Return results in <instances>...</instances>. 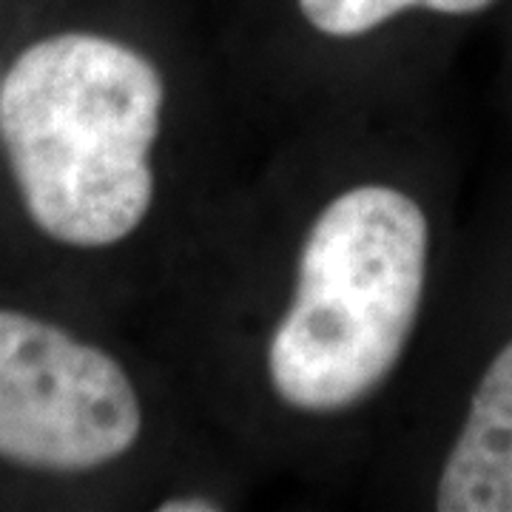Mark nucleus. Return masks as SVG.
Masks as SVG:
<instances>
[{
    "label": "nucleus",
    "instance_id": "4",
    "mask_svg": "<svg viewBox=\"0 0 512 512\" xmlns=\"http://www.w3.org/2000/svg\"><path fill=\"white\" fill-rule=\"evenodd\" d=\"M441 512H512V339L493 356L441 467Z\"/></svg>",
    "mask_w": 512,
    "mask_h": 512
},
{
    "label": "nucleus",
    "instance_id": "2",
    "mask_svg": "<svg viewBox=\"0 0 512 512\" xmlns=\"http://www.w3.org/2000/svg\"><path fill=\"white\" fill-rule=\"evenodd\" d=\"M427 259L430 222L399 188L356 185L330 202L268 345L276 396L302 413H342L382 387L416 328Z\"/></svg>",
    "mask_w": 512,
    "mask_h": 512
},
{
    "label": "nucleus",
    "instance_id": "6",
    "mask_svg": "<svg viewBox=\"0 0 512 512\" xmlns=\"http://www.w3.org/2000/svg\"><path fill=\"white\" fill-rule=\"evenodd\" d=\"M160 512H214L220 510V504H214L211 498H197V495H188V498H171L163 501Z\"/></svg>",
    "mask_w": 512,
    "mask_h": 512
},
{
    "label": "nucleus",
    "instance_id": "1",
    "mask_svg": "<svg viewBox=\"0 0 512 512\" xmlns=\"http://www.w3.org/2000/svg\"><path fill=\"white\" fill-rule=\"evenodd\" d=\"M163 106L160 72L120 40L63 32L20 52L0 80V140L46 237L106 248L140 228Z\"/></svg>",
    "mask_w": 512,
    "mask_h": 512
},
{
    "label": "nucleus",
    "instance_id": "3",
    "mask_svg": "<svg viewBox=\"0 0 512 512\" xmlns=\"http://www.w3.org/2000/svg\"><path fill=\"white\" fill-rule=\"evenodd\" d=\"M137 390L106 350L37 316L0 308V458L86 473L140 439Z\"/></svg>",
    "mask_w": 512,
    "mask_h": 512
},
{
    "label": "nucleus",
    "instance_id": "5",
    "mask_svg": "<svg viewBox=\"0 0 512 512\" xmlns=\"http://www.w3.org/2000/svg\"><path fill=\"white\" fill-rule=\"evenodd\" d=\"M299 12L316 32L328 37H359L399 18L407 9H427L439 15H478L495 0H296Z\"/></svg>",
    "mask_w": 512,
    "mask_h": 512
}]
</instances>
